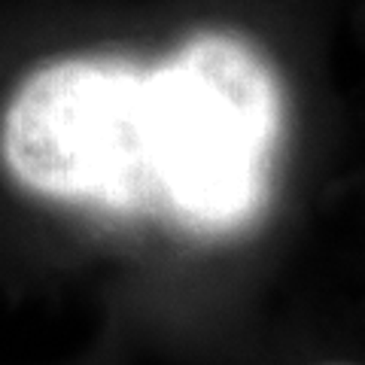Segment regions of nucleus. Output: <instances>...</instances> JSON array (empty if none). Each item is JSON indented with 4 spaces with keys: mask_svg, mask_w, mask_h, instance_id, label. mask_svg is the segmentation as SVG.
Returning a JSON list of instances; mask_svg holds the SVG:
<instances>
[{
    "mask_svg": "<svg viewBox=\"0 0 365 365\" xmlns=\"http://www.w3.org/2000/svg\"><path fill=\"white\" fill-rule=\"evenodd\" d=\"M280 128L268 61L201 34L155 67L64 58L34 71L0 119V158L34 195L232 235L265 207Z\"/></svg>",
    "mask_w": 365,
    "mask_h": 365,
    "instance_id": "nucleus-1",
    "label": "nucleus"
}]
</instances>
